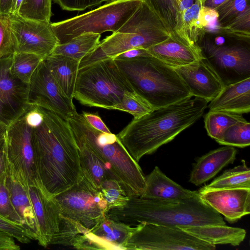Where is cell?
Returning <instances> with one entry per match:
<instances>
[{
  "label": "cell",
  "instance_id": "f1b7e54d",
  "mask_svg": "<svg viewBox=\"0 0 250 250\" xmlns=\"http://www.w3.org/2000/svg\"><path fill=\"white\" fill-rule=\"evenodd\" d=\"M204 0H195L194 3L183 12L181 39L191 45H199L204 37L206 28L199 17Z\"/></svg>",
  "mask_w": 250,
  "mask_h": 250
},
{
  "label": "cell",
  "instance_id": "8d00e7d4",
  "mask_svg": "<svg viewBox=\"0 0 250 250\" xmlns=\"http://www.w3.org/2000/svg\"><path fill=\"white\" fill-rule=\"evenodd\" d=\"M154 109L146 101L134 91H125L121 102L110 108L128 112L134 119L139 118Z\"/></svg>",
  "mask_w": 250,
  "mask_h": 250
},
{
  "label": "cell",
  "instance_id": "5bb4252c",
  "mask_svg": "<svg viewBox=\"0 0 250 250\" xmlns=\"http://www.w3.org/2000/svg\"><path fill=\"white\" fill-rule=\"evenodd\" d=\"M16 52L35 54L43 60L59 44L50 22L38 21L10 15Z\"/></svg>",
  "mask_w": 250,
  "mask_h": 250
},
{
  "label": "cell",
  "instance_id": "d4e9b609",
  "mask_svg": "<svg viewBox=\"0 0 250 250\" xmlns=\"http://www.w3.org/2000/svg\"><path fill=\"white\" fill-rule=\"evenodd\" d=\"M209 244L239 246L245 239V229L221 225H208L180 228Z\"/></svg>",
  "mask_w": 250,
  "mask_h": 250
},
{
  "label": "cell",
  "instance_id": "cb8c5ba5",
  "mask_svg": "<svg viewBox=\"0 0 250 250\" xmlns=\"http://www.w3.org/2000/svg\"><path fill=\"white\" fill-rule=\"evenodd\" d=\"M143 1L160 19L168 32L169 36L184 42L181 39L183 12L190 7L195 0H143Z\"/></svg>",
  "mask_w": 250,
  "mask_h": 250
},
{
  "label": "cell",
  "instance_id": "8fae6325",
  "mask_svg": "<svg viewBox=\"0 0 250 250\" xmlns=\"http://www.w3.org/2000/svg\"><path fill=\"white\" fill-rule=\"evenodd\" d=\"M32 130L25 112L7 127L5 151L19 180L26 186H36L43 189L35 161Z\"/></svg>",
  "mask_w": 250,
  "mask_h": 250
},
{
  "label": "cell",
  "instance_id": "7bdbcfd3",
  "mask_svg": "<svg viewBox=\"0 0 250 250\" xmlns=\"http://www.w3.org/2000/svg\"><path fill=\"white\" fill-rule=\"evenodd\" d=\"M0 215L11 221L23 225L11 202L6 184V177L0 179Z\"/></svg>",
  "mask_w": 250,
  "mask_h": 250
},
{
  "label": "cell",
  "instance_id": "4316f807",
  "mask_svg": "<svg viewBox=\"0 0 250 250\" xmlns=\"http://www.w3.org/2000/svg\"><path fill=\"white\" fill-rule=\"evenodd\" d=\"M73 136L79 150L82 169L95 186L99 189L105 180L115 179L102 159L81 139Z\"/></svg>",
  "mask_w": 250,
  "mask_h": 250
},
{
  "label": "cell",
  "instance_id": "d6a6232c",
  "mask_svg": "<svg viewBox=\"0 0 250 250\" xmlns=\"http://www.w3.org/2000/svg\"><path fill=\"white\" fill-rule=\"evenodd\" d=\"M208 27H215L214 32L219 35L238 41L250 42V6L226 25L219 26L217 24L216 25L214 23L207 28Z\"/></svg>",
  "mask_w": 250,
  "mask_h": 250
},
{
  "label": "cell",
  "instance_id": "f35d334b",
  "mask_svg": "<svg viewBox=\"0 0 250 250\" xmlns=\"http://www.w3.org/2000/svg\"><path fill=\"white\" fill-rule=\"evenodd\" d=\"M99 189L106 201L108 209L125 206L130 198L118 181L115 179L105 180Z\"/></svg>",
  "mask_w": 250,
  "mask_h": 250
},
{
  "label": "cell",
  "instance_id": "db71d44e",
  "mask_svg": "<svg viewBox=\"0 0 250 250\" xmlns=\"http://www.w3.org/2000/svg\"><path fill=\"white\" fill-rule=\"evenodd\" d=\"M7 127L0 123V146L3 144Z\"/></svg>",
  "mask_w": 250,
  "mask_h": 250
},
{
  "label": "cell",
  "instance_id": "7c38bea8",
  "mask_svg": "<svg viewBox=\"0 0 250 250\" xmlns=\"http://www.w3.org/2000/svg\"><path fill=\"white\" fill-rule=\"evenodd\" d=\"M199 45L224 86L250 78V42L216 45L203 38Z\"/></svg>",
  "mask_w": 250,
  "mask_h": 250
},
{
  "label": "cell",
  "instance_id": "f5cc1de1",
  "mask_svg": "<svg viewBox=\"0 0 250 250\" xmlns=\"http://www.w3.org/2000/svg\"><path fill=\"white\" fill-rule=\"evenodd\" d=\"M23 0H13L10 15H19V11Z\"/></svg>",
  "mask_w": 250,
  "mask_h": 250
},
{
  "label": "cell",
  "instance_id": "681fc988",
  "mask_svg": "<svg viewBox=\"0 0 250 250\" xmlns=\"http://www.w3.org/2000/svg\"><path fill=\"white\" fill-rule=\"evenodd\" d=\"M7 158L5 151L4 142L0 146V179L6 177Z\"/></svg>",
  "mask_w": 250,
  "mask_h": 250
},
{
  "label": "cell",
  "instance_id": "f907efd6",
  "mask_svg": "<svg viewBox=\"0 0 250 250\" xmlns=\"http://www.w3.org/2000/svg\"><path fill=\"white\" fill-rule=\"evenodd\" d=\"M229 0H204L203 5L215 10Z\"/></svg>",
  "mask_w": 250,
  "mask_h": 250
},
{
  "label": "cell",
  "instance_id": "ab89813d",
  "mask_svg": "<svg viewBox=\"0 0 250 250\" xmlns=\"http://www.w3.org/2000/svg\"><path fill=\"white\" fill-rule=\"evenodd\" d=\"M250 6V0H229L217 9V23L224 26L232 21L239 14Z\"/></svg>",
  "mask_w": 250,
  "mask_h": 250
},
{
  "label": "cell",
  "instance_id": "ffe728a7",
  "mask_svg": "<svg viewBox=\"0 0 250 250\" xmlns=\"http://www.w3.org/2000/svg\"><path fill=\"white\" fill-rule=\"evenodd\" d=\"M146 187L139 196L148 199L175 201L199 197L198 191L186 189L167 177L157 166L145 176Z\"/></svg>",
  "mask_w": 250,
  "mask_h": 250
},
{
  "label": "cell",
  "instance_id": "2e32d148",
  "mask_svg": "<svg viewBox=\"0 0 250 250\" xmlns=\"http://www.w3.org/2000/svg\"><path fill=\"white\" fill-rule=\"evenodd\" d=\"M200 198L230 223L250 213V188L204 189L198 191Z\"/></svg>",
  "mask_w": 250,
  "mask_h": 250
},
{
  "label": "cell",
  "instance_id": "7402d4cb",
  "mask_svg": "<svg viewBox=\"0 0 250 250\" xmlns=\"http://www.w3.org/2000/svg\"><path fill=\"white\" fill-rule=\"evenodd\" d=\"M209 111L243 114L250 111V78L224 86L209 102Z\"/></svg>",
  "mask_w": 250,
  "mask_h": 250
},
{
  "label": "cell",
  "instance_id": "52a82bcc",
  "mask_svg": "<svg viewBox=\"0 0 250 250\" xmlns=\"http://www.w3.org/2000/svg\"><path fill=\"white\" fill-rule=\"evenodd\" d=\"M126 91L134 90L114 60L107 59L78 70L73 97L84 105L110 109Z\"/></svg>",
  "mask_w": 250,
  "mask_h": 250
},
{
  "label": "cell",
  "instance_id": "484cf974",
  "mask_svg": "<svg viewBox=\"0 0 250 250\" xmlns=\"http://www.w3.org/2000/svg\"><path fill=\"white\" fill-rule=\"evenodd\" d=\"M44 61L62 91L73 101L80 61L62 55H50Z\"/></svg>",
  "mask_w": 250,
  "mask_h": 250
},
{
  "label": "cell",
  "instance_id": "e0dca14e",
  "mask_svg": "<svg viewBox=\"0 0 250 250\" xmlns=\"http://www.w3.org/2000/svg\"><path fill=\"white\" fill-rule=\"evenodd\" d=\"M192 96L211 101L224 85L205 58L175 68Z\"/></svg>",
  "mask_w": 250,
  "mask_h": 250
},
{
  "label": "cell",
  "instance_id": "3957f363",
  "mask_svg": "<svg viewBox=\"0 0 250 250\" xmlns=\"http://www.w3.org/2000/svg\"><path fill=\"white\" fill-rule=\"evenodd\" d=\"M105 215L130 226L141 223L179 228L226 225L220 214L200 197L175 201L131 197L125 206L109 209Z\"/></svg>",
  "mask_w": 250,
  "mask_h": 250
},
{
  "label": "cell",
  "instance_id": "ee69618b",
  "mask_svg": "<svg viewBox=\"0 0 250 250\" xmlns=\"http://www.w3.org/2000/svg\"><path fill=\"white\" fill-rule=\"evenodd\" d=\"M72 247L78 250H116L114 247L104 242L90 231L79 234Z\"/></svg>",
  "mask_w": 250,
  "mask_h": 250
},
{
  "label": "cell",
  "instance_id": "5b68a950",
  "mask_svg": "<svg viewBox=\"0 0 250 250\" xmlns=\"http://www.w3.org/2000/svg\"><path fill=\"white\" fill-rule=\"evenodd\" d=\"M67 121L72 134L84 141L102 159L127 195L139 197L146 187L145 176L117 135L94 128L76 111Z\"/></svg>",
  "mask_w": 250,
  "mask_h": 250
},
{
  "label": "cell",
  "instance_id": "277c9868",
  "mask_svg": "<svg viewBox=\"0 0 250 250\" xmlns=\"http://www.w3.org/2000/svg\"><path fill=\"white\" fill-rule=\"evenodd\" d=\"M114 60L133 90L154 108L192 97L175 69L152 56Z\"/></svg>",
  "mask_w": 250,
  "mask_h": 250
},
{
  "label": "cell",
  "instance_id": "ba28073f",
  "mask_svg": "<svg viewBox=\"0 0 250 250\" xmlns=\"http://www.w3.org/2000/svg\"><path fill=\"white\" fill-rule=\"evenodd\" d=\"M143 0H112L87 13L50 25L59 44L84 33L117 32L136 10Z\"/></svg>",
  "mask_w": 250,
  "mask_h": 250
},
{
  "label": "cell",
  "instance_id": "836d02e7",
  "mask_svg": "<svg viewBox=\"0 0 250 250\" xmlns=\"http://www.w3.org/2000/svg\"><path fill=\"white\" fill-rule=\"evenodd\" d=\"M43 60L34 54L16 52L13 54L11 73L15 77L28 84L34 71Z\"/></svg>",
  "mask_w": 250,
  "mask_h": 250
},
{
  "label": "cell",
  "instance_id": "bcb514c9",
  "mask_svg": "<svg viewBox=\"0 0 250 250\" xmlns=\"http://www.w3.org/2000/svg\"><path fill=\"white\" fill-rule=\"evenodd\" d=\"M82 114L85 119L94 128L104 133H111L97 113H92L83 111Z\"/></svg>",
  "mask_w": 250,
  "mask_h": 250
},
{
  "label": "cell",
  "instance_id": "e575fe53",
  "mask_svg": "<svg viewBox=\"0 0 250 250\" xmlns=\"http://www.w3.org/2000/svg\"><path fill=\"white\" fill-rule=\"evenodd\" d=\"M89 231L78 222L62 214L59 215L58 230L53 236L50 245L71 246L76 237Z\"/></svg>",
  "mask_w": 250,
  "mask_h": 250
},
{
  "label": "cell",
  "instance_id": "9a60e30c",
  "mask_svg": "<svg viewBox=\"0 0 250 250\" xmlns=\"http://www.w3.org/2000/svg\"><path fill=\"white\" fill-rule=\"evenodd\" d=\"M13 54L0 58V123L7 127L20 118L30 105L28 84L11 73Z\"/></svg>",
  "mask_w": 250,
  "mask_h": 250
},
{
  "label": "cell",
  "instance_id": "7dc6e473",
  "mask_svg": "<svg viewBox=\"0 0 250 250\" xmlns=\"http://www.w3.org/2000/svg\"><path fill=\"white\" fill-rule=\"evenodd\" d=\"M151 56L147 49L144 48H134L123 52L113 59L116 60H125L132 59L139 56Z\"/></svg>",
  "mask_w": 250,
  "mask_h": 250
},
{
  "label": "cell",
  "instance_id": "6da1fadb",
  "mask_svg": "<svg viewBox=\"0 0 250 250\" xmlns=\"http://www.w3.org/2000/svg\"><path fill=\"white\" fill-rule=\"evenodd\" d=\"M32 125L36 167L50 197L66 190L82 173L80 155L67 121L44 107L30 105L25 111Z\"/></svg>",
  "mask_w": 250,
  "mask_h": 250
},
{
  "label": "cell",
  "instance_id": "30bf717a",
  "mask_svg": "<svg viewBox=\"0 0 250 250\" xmlns=\"http://www.w3.org/2000/svg\"><path fill=\"white\" fill-rule=\"evenodd\" d=\"M125 250H214L209 244L176 227L141 223L124 245Z\"/></svg>",
  "mask_w": 250,
  "mask_h": 250
},
{
  "label": "cell",
  "instance_id": "816d5d0a",
  "mask_svg": "<svg viewBox=\"0 0 250 250\" xmlns=\"http://www.w3.org/2000/svg\"><path fill=\"white\" fill-rule=\"evenodd\" d=\"M13 0H0V13L10 15Z\"/></svg>",
  "mask_w": 250,
  "mask_h": 250
},
{
  "label": "cell",
  "instance_id": "44dd1931",
  "mask_svg": "<svg viewBox=\"0 0 250 250\" xmlns=\"http://www.w3.org/2000/svg\"><path fill=\"white\" fill-rule=\"evenodd\" d=\"M236 149L227 146L213 150L200 157L191 171L189 182L200 186L214 177L224 167L232 164L236 159Z\"/></svg>",
  "mask_w": 250,
  "mask_h": 250
},
{
  "label": "cell",
  "instance_id": "f546056e",
  "mask_svg": "<svg viewBox=\"0 0 250 250\" xmlns=\"http://www.w3.org/2000/svg\"><path fill=\"white\" fill-rule=\"evenodd\" d=\"M100 37V34L84 33L66 43L59 44L51 55L66 56L80 62L99 44Z\"/></svg>",
  "mask_w": 250,
  "mask_h": 250
},
{
  "label": "cell",
  "instance_id": "ac0fdd59",
  "mask_svg": "<svg viewBox=\"0 0 250 250\" xmlns=\"http://www.w3.org/2000/svg\"><path fill=\"white\" fill-rule=\"evenodd\" d=\"M27 191L38 226L37 241L46 248L58 230L60 210L53 197L48 196L42 188L28 186Z\"/></svg>",
  "mask_w": 250,
  "mask_h": 250
},
{
  "label": "cell",
  "instance_id": "d6986e66",
  "mask_svg": "<svg viewBox=\"0 0 250 250\" xmlns=\"http://www.w3.org/2000/svg\"><path fill=\"white\" fill-rule=\"evenodd\" d=\"M147 50L151 56L174 68L205 58L199 45H191L171 36Z\"/></svg>",
  "mask_w": 250,
  "mask_h": 250
},
{
  "label": "cell",
  "instance_id": "4fadbf2b",
  "mask_svg": "<svg viewBox=\"0 0 250 250\" xmlns=\"http://www.w3.org/2000/svg\"><path fill=\"white\" fill-rule=\"evenodd\" d=\"M28 102L53 111L67 120L76 111L73 101L67 97L55 81L44 60L28 83Z\"/></svg>",
  "mask_w": 250,
  "mask_h": 250
},
{
  "label": "cell",
  "instance_id": "c3c4849f",
  "mask_svg": "<svg viewBox=\"0 0 250 250\" xmlns=\"http://www.w3.org/2000/svg\"><path fill=\"white\" fill-rule=\"evenodd\" d=\"M20 247L16 243L14 238L0 231V250H19Z\"/></svg>",
  "mask_w": 250,
  "mask_h": 250
},
{
  "label": "cell",
  "instance_id": "1f68e13d",
  "mask_svg": "<svg viewBox=\"0 0 250 250\" xmlns=\"http://www.w3.org/2000/svg\"><path fill=\"white\" fill-rule=\"evenodd\" d=\"M245 120L242 114L209 110L204 117L205 127L208 135L217 142L229 126Z\"/></svg>",
  "mask_w": 250,
  "mask_h": 250
},
{
  "label": "cell",
  "instance_id": "7a4b0ae2",
  "mask_svg": "<svg viewBox=\"0 0 250 250\" xmlns=\"http://www.w3.org/2000/svg\"><path fill=\"white\" fill-rule=\"evenodd\" d=\"M209 101L190 97L169 105L154 108L133 119L117 134L131 156L137 162L173 140L203 115Z\"/></svg>",
  "mask_w": 250,
  "mask_h": 250
},
{
  "label": "cell",
  "instance_id": "8992f818",
  "mask_svg": "<svg viewBox=\"0 0 250 250\" xmlns=\"http://www.w3.org/2000/svg\"><path fill=\"white\" fill-rule=\"evenodd\" d=\"M169 36L160 19L143 1L117 32L100 41L93 50L81 60L79 69L101 61L113 59L128 50L147 49Z\"/></svg>",
  "mask_w": 250,
  "mask_h": 250
},
{
  "label": "cell",
  "instance_id": "83f0119b",
  "mask_svg": "<svg viewBox=\"0 0 250 250\" xmlns=\"http://www.w3.org/2000/svg\"><path fill=\"white\" fill-rule=\"evenodd\" d=\"M135 229L105 215L89 231L116 250H125L124 245Z\"/></svg>",
  "mask_w": 250,
  "mask_h": 250
},
{
  "label": "cell",
  "instance_id": "d590c367",
  "mask_svg": "<svg viewBox=\"0 0 250 250\" xmlns=\"http://www.w3.org/2000/svg\"><path fill=\"white\" fill-rule=\"evenodd\" d=\"M220 145L244 148L250 145V123L246 119L227 128L220 140Z\"/></svg>",
  "mask_w": 250,
  "mask_h": 250
},
{
  "label": "cell",
  "instance_id": "603a6c76",
  "mask_svg": "<svg viewBox=\"0 0 250 250\" xmlns=\"http://www.w3.org/2000/svg\"><path fill=\"white\" fill-rule=\"evenodd\" d=\"M6 184L14 208L22 220L24 227L36 235L37 240L38 226L32 205L28 194V186H26L19 180L8 160Z\"/></svg>",
  "mask_w": 250,
  "mask_h": 250
},
{
  "label": "cell",
  "instance_id": "74e56055",
  "mask_svg": "<svg viewBox=\"0 0 250 250\" xmlns=\"http://www.w3.org/2000/svg\"><path fill=\"white\" fill-rule=\"evenodd\" d=\"M52 0H23L19 15L22 18L50 22Z\"/></svg>",
  "mask_w": 250,
  "mask_h": 250
},
{
  "label": "cell",
  "instance_id": "60d3db41",
  "mask_svg": "<svg viewBox=\"0 0 250 250\" xmlns=\"http://www.w3.org/2000/svg\"><path fill=\"white\" fill-rule=\"evenodd\" d=\"M16 52L10 15L0 13V58Z\"/></svg>",
  "mask_w": 250,
  "mask_h": 250
},
{
  "label": "cell",
  "instance_id": "b9f144b4",
  "mask_svg": "<svg viewBox=\"0 0 250 250\" xmlns=\"http://www.w3.org/2000/svg\"><path fill=\"white\" fill-rule=\"evenodd\" d=\"M0 231L23 244L36 240V235L23 225L11 221L0 215Z\"/></svg>",
  "mask_w": 250,
  "mask_h": 250
},
{
  "label": "cell",
  "instance_id": "f6af8a7d",
  "mask_svg": "<svg viewBox=\"0 0 250 250\" xmlns=\"http://www.w3.org/2000/svg\"><path fill=\"white\" fill-rule=\"evenodd\" d=\"M64 10L83 11L87 8L99 5L110 0H52Z\"/></svg>",
  "mask_w": 250,
  "mask_h": 250
},
{
  "label": "cell",
  "instance_id": "9c48e42d",
  "mask_svg": "<svg viewBox=\"0 0 250 250\" xmlns=\"http://www.w3.org/2000/svg\"><path fill=\"white\" fill-rule=\"evenodd\" d=\"M53 199L61 214L89 230L104 217L108 209L102 193L83 170L76 183Z\"/></svg>",
  "mask_w": 250,
  "mask_h": 250
},
{
  "label": "cell",
  "instance_id": "4dcf8cb0",
  "mask_svg": "<svg viewBox=\"0 0 250 250\" xmlns=\"http://www.w3.org/2000/svg\"><path fill=\"white\" fill-rule=\"evenodd\" d=\"M241 165L225 170L208 185L202 187L204 189H225L245 188H250V169L244 160Z\"/></svg>",
  "mask_w": 250,
  "mask_h": 250
}]
</instances>
